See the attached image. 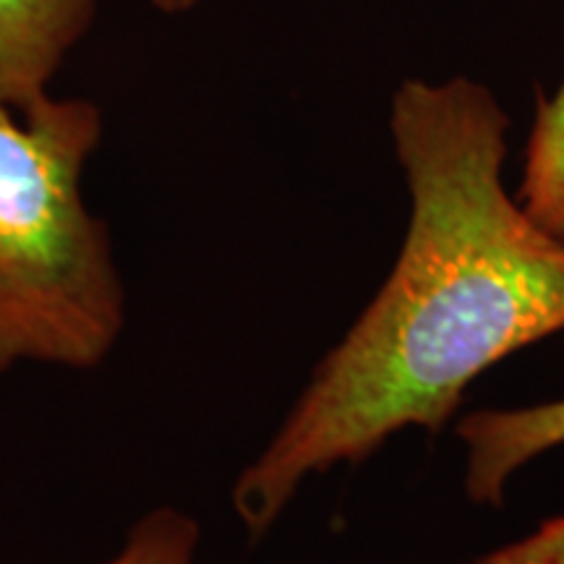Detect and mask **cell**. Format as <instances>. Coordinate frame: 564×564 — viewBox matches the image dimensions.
<instances>
[{
  "label": "cell",
  "instance_id": "cell-1",
  "mask_svg": "<svg viewBox=\"0 0 564 564\" xmlns=\"http://www.w3.org/2000/svg\"><path fill=\"white\" fill-rule=\"evenodd\" d=\"M390 131L411 194L403 249L232 486L251 539L308 476L369 460L403 429L440 434L489 366L564 333V241L507 192L510 118L494 91L408 79Z\"/></svg>",
  "mask_w": 564,
  "mask_h": 564
},
{
  "label": "cell",
  "instance_id": "cell-2",
  "mask_svg": "<svg viewBox=\"0 0 564 564\" xmlns=\"http://www.w3.org/2000/svg\"><path fill=\"white\" fill-rule=\"evenodd\" d=\"M100 139L91 100L0 105V373L17 364L95 369L123 333L108 225L82 188Z\"/></svg>",
  "mask_w": 564,
  "mask_h": 564
},
{
  "label": "cell",
  "instance_id": "cell-3",
  "mask_svg": "<svg viewBox=\"0 0 564 564\" xmlns=\"http://www.w3.org/2000/svg\"><path fill=\"white\" fill-rule=\"evenodd\" d=\"M102 0H0V105L26 112L51 95Z\"/></svg>",
  "mask_w": 564,
  "mask_h": 564
},
{
  "label": "cell",
  "instance_id": "cell-4",
  "mask_svg": "<svg viewBox=\"0 0 564 564\" xmlns=\"http://www.w3.org/2000/svg\"><path fill=\"white\" fill-rule=\"evenodd\" d=\"M457 436L468 447L465 494L474 505H505L507 481L533 457L564 444V398L525 408H484L463 415Z\"/></svg>",
  "mask_w": 564,
  "mask_h": 564
},
{
  "label": "cell",
  "instance_id": "cell-5",
  "mask_svg": "<svg viewBox=\"0 0 564 564\" xmlns=\"http://www.w3.org/2000/svg\"><path fill=\"white\" fill-rule=\"evenodd\" d=\"M518 202L535 223L564 241V82L535 108Z\"/></svg>",
  "mask_w": 564,
  "mask_h": 564
},
{
  "label": "cell",
  "instance_id": "cell-6",
  "mask_svg": "<svg viewBox=\"0 0 564 564\" xmlns=\"http://www.w3.org/2000/svg\"><path fill=\"white\" fill-rule=\"evenodd\" d=\"M199 523L175 507H158L126 535L118 554L105 564H194Z\"/></svg>",
  "mask_w": 564,
  "mask_h": 564
},
{
  "label": "cell",
  "instance_id": "cell-7",
  "mask_svg": "<svg viewBox=\"0 0 564 564\" xmlns=\"http://www.w3.org/2000/svg\"><path fill=\"white\" fill-rule=\"evenodd\" d=\"M463 564H564V514L544 520L520 541L491 549Z\"/></svg>",
  "mask_w": 564,
  "mask_h": 564
},
{
  "label": "cell",
  "instance_id": "cell-8",
  "mask_svg": "<svg viewBox=\"0 0 564 564\" xmlns=\"http://www.w3.org/2000/svg\"><path fill=\"white\" fill-rule=\"evenodd\" d=\"M150 3L165 17H181V13L194 11L202 0H150Z\"/></svg>",
  "mask_w": 564,
  "mask_h": 564
}]
</instances>
